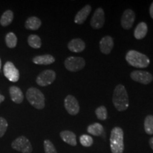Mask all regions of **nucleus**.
<instances>
[{
    "label": "nucleus",
    "instance_id": "obj_1",
    "mask_svg": "<svg viewBox=\"0 0 153 153\" xmlns=\"http://www.w3.org/2000/svg\"><path fill=\"white\" fill-rule=\"evenodd\" d=\"M112 101L115 108L118 111H123L128 108V95L126 87L123 85H118L115 87Z\"/></svg>",
    "mask_w": 153,
    "mask_h": 153
},
{
    "label": "nucleus",
    "instance_id": "obj_2",
    "mask_svg": "<svg viewBox=\"0 0 153 153\" xmlns=\"http://www.w3.org/2000/svg\"><path fill=\"white\" fill-rule=\"evenodd\" d=\"M110 148L112 153H123L124 133L120 127H114L110 136Z\"/></svg>",
    "mask_w": 153,
    "mask_h": 153
},
{
    "label": "nucleus",
    "instance_id": "obj_3",
    "mask_svg": "<svg viewBox=\"0 0 153 153\" xmlns=\"http://www.w3.org/2000/svg\"><path fill=\"white\" fill-rule=\"evenodd\" d=\"M126 60L130 65L137 68H148L150 63V59L147 55L134 50L126 53Z\"/></svg>",
    "mask_w": 153,
    "mask_h": 153
},
{
    "label": "nucleus",
    "instance_id": "obj_4",
    "mask_svg": "<svg viewBox=\"0 0 153 153\" xmlns=\"http://www.w3.org/2000/svg\"><path fill=\"white\" fill-rule=\"evenodd\" d=\"M26 95L28 101L34 108L43 109L45 107V96L37 88H29L26 91Z\"/></svg>",
    "mask_w": 153,
    "mask_h": 153
},
{
    "label": "nucleus",
    "instance_id": "obj_5",
    "mask_svg": "<svg viewBox=\"0 0 153 153\" xmlns=\"http://www.w3.org/2000/svg\"><path fill=\"white\" fill-rule=\"evenodd\" d=\"M11 148L22 153H31L33 148L29 140L25 136H19L11 143Z\"/></svg>",
    "mask_w": 153,
    "mask_h": 153
},
{
    "label": "nucleus",
    "instance_id": "obj_6",
    "mask_svg": "<svg viewBox=\"0 0 153 153\" xmlns=\"http://www.w3.org/2000/svg\"><path fill=\"white\" fill-rule=\"evenodd\" d=\"M85 59L80 57H68L65 60V67L68 71L78 72L85 67Z\"/></svg>",
    "mask_w": 153,
    "mask_h": 153
},
{
    "label": "nucleus",
    "instance_id": "obj_7",
    "mask_svg": "<svg viewBox=\"0 0 153 153\" xmlns=\"http://www.w3.org/2000/svg\"><path fill=\"white\" fill-rule=\"evenodd\" d=\"M55 78H56V73L53 70H44L37 76L36 83L41 87H45L51 85L55 81Z\"/></svg>",
    "mask_w": 153,
    "mask_h": 153
},
{
    "label": "nucleus",
    "instance_id": "obj_8",
    "mask_svg": "<svg viewBox=\"0 0 153 153\" xmlns=\"http://www.w3.org/2000/svg\"><path fill=\"white\" fill-rule=\"evenodd\" d=\"M131 77L133 81L143 85H149L153 80L152 74L143 70H135L131 73Z\"/></svg>",
    "mask_w": 153,
    "mask_h": 153
},
{
    "label": "nucleus",
    "instance_id": "obj_9",
    "mask_svg": "<svg viewBox=\"0 0 153 153\" xmlns=\"http://www.w3.org/2000/svg\"><path fill=\"white\" fill-rule=\"evenodd\" d=\"M65 108L68 113L72 116H76L79 112V104L74 96L68 95L65 99Z\"/></svg>",
    "mask_w": 153,
    "mask_h": 153
},
{
    "label": "nucleus",
    "instance_id": "obj_10",
    "mask_svg": "<svg viewBox=\"0 0 153 153\" xmlns=\"http://www.w3.org/2000/svg\"><path fill=\"white\" fill-rule=\"evenodd\" d=\"M4 74L9 81L16 82L19 79V72L14 63L8 61L4 66Z\"/></svg>",
    "mask_w": 153,
    "mask_h": 153
},
{
    "label": "nucleus",
    "instance_id": "obj_11",
    "mask_svg": "<svg viewBox=\"0 0 153 153\" xmlns=\"http://www.w3.org/2000/svg\"><path fill=\"white\" fill-rule=\"evenodd\" d=\"M105 22L104 11L103 9H97L94 13L90 21L91 26L94 29H99L102 28Z\"/></svg>",
    "mask_w": 153,
    "mask_h": 153
},
{
    "label": "nucleus",
    "instance_id": "obj_12",
    "mask_svg": "<svg viewBox=\"0 0 153 153\" xmlns=\"http://www.w3.org/2000/svg\"><path fill=\"white\" fill-rule=\"evenodd\" d=\"M135 19V14L132 9H128L124 11L120 19V24L124 29L128 30L132 28Z\"/></svg>",
    "mask_w": 153,
    "mask_h": 153
},
{
    "label": "nucleus",
    "instance_id": "obj_13",
    "mask_svg": "<svg viewBox=\"0 0 153 153\" xmlns=\"http://www.w3.org/2000/svg\"><path fill=\"white\" fill-rule=\"evenodd\" d=\"M114 39L111 36H106L103 37L99 42V48H100L101 52L103 54L108 55L111 52L112 49L114 48Z\"/></svg>",
    "mask_w": 153,
    "mask_h": 153
},
{
    "label": "nucleus",
    "instance_id": "obj_14",
    "mask_svg": "<svg viewBox=\"0 0 153 153\" xmlns=\"http://www.w3.org/2000/svg\"><path fill=\"white\" fill-rule=\"evenodd\" d=\"M91 11V7L89 4H87L83 8L78 11L74 17V22L76 24L81 25L87 20V17L90 14Z\"/></svg>",
    "mask_w": 153,
    "mask_h": 153
},
{
    "label": "nucleus",
    "instance_id": "obj_15",
    "mask_svg": "<svg viewBox=\"0 0 153 153\" xmlns=\"http://www.w3.org/2000/svg\"><path fill=\"white\" fill-rule=\"evenodd\" d=\"M85 43L80 38H74L68 44V49L73 53H81L85 49Z\"/></svg>",
    "mask_w": 153,
    "mask_h": 153
},
{
    "label": "nucleus",
    "instance_id": "obj_16",
    "mask_svg": "<svg viewBox=\"0 0 153 153\" xmlns=\"http://www.w3.org/2000/svg\"><path fill=\"white\" fill-rule=\"evenodd\" d=\"M9 94L11 100L16 104H21L24 100V94L20 88L16 86H12L9 88Z\"/></svg>",
    "mask_w": 153,
    "mask_h": 153
},
{
    "label": "nucleus",
    "instance_id": "obj_17",
    "mask_svg": "<svg viewBox=\"0 0 153 153\" xmlns=\"http://www.w3.org/2000/svg\"><path fill=\"white\" fill-rule=\"evenodd\" d=\"M60 136L61 139L65 143H68V145H72V146H76V144H77L76 135L73 132L70 131H63L60 132Z\"/></svg>",
    "mask_w": 153,
    "mask_h": 153
},
{
    "label": "nucleus",
    "instance_id": "obj_18",
    "mask_svg": "<svg viewBox=\"0 0 153 153\" xmlns=\"http://www.w3.org/2000/svg\"><path fill=\"white\" fill-rule=\"evenodd\" d=\"M55 57L51 55H38L33 58V62L36 65H48L53 64L55 62Z\"/></svg>",
    "mask_w": 153,
    "mask_h": 153
},
{
    "label": "nucleus",
    "instance_id": "obj_19",
    "mask_svg": "<svg viewBox=\"0 0 153 153\" xmlns=\"http://www.w3.org/2000/svg\"><path fill=\"white\" fill-rule=\"evenodd\" d=\"M148 31V25L145 22H140L137 25L136 28L134 30V36L137 40L143 39Z\"/></svg>",
    "mask_w": 153,
    "mask_h": 153
},
{
    "label": "nucleus",
    "instance_id": "obj_20",
    "mask_svg": "<svg viewBox=\"0 0 153 153\" xmlns=\"http://www.w3.org/2000/svg\"><path fill=\"white\" fill-rule=\"evenodd\" d=\"M41 20L36 16H31L27 19L25 22V27L26 29L36 30L41 27Z\"/></svg>",
    "mask_w": 153,
    "mask_h": 153
},
{
    "label": "nucleus",
    "instance_id": "obj_21",
    "mask_svg": "<svg viewBox=\"0 0 153 153\" xmlns=\"http://www.w3.org/2000/svg\"><path fill=\"white\" fill-rule=\"evenodd\" d=\"M87 132L94 136H100L104 132V127L100 123H94L88 126Z\"/></svg>",
    "mask_w": 153,
    "mask_h": 153
},
{
    "label": "nucleus",
    "instance_id": "obj_22",
    "mask_svg": "<svg viewBox=\"0 0 153 153\" xmlns=\"http://www.w3.org/2000/svg\"><path fill=\"white\" fill-rule=\"evenodd\" d=\"M14 19V13L12 11L7 10L1 16L0 19V24L2 26H7L11 24Z\"/></svg>",
    "mask_w": 153,
    "mask_h": 153
},
{
    "label": "nucleus",
    "instance_id": "obj_23",
    "mask_svg": "<svg viewBox=\"0 0 153 153\" xmlns=\"http://www.w3.org/2000/svg\"><path fill=\"white\" fill-rule=\"evenodd\" d=\"M28 43L30 47L33 48H40L41 47L42 43L40 37L37 35H30L28 38Z\"/></svg>",
    "mask_w": 153,
    "mask_h": 153
},
{
    "label": "nucleus",
    "instance_id": "obj_24",
    "mask_svg": "<svg viewBox=\"0 0 153 153\" xmlns=\"http://www.w3.org/2000/svg\"><path fill=\"white\" fill-rule=\"evenodd\" d=\"M144 128L145 133L148 135H153V116L148 115L145 118Z\"/></svg>",
    "mask_w": 153,
    "mask_h": 153
},
{
    "label": "nucleus",
    "instance_id": "obj_25",
    "mask_svg": "<svg viewBox=\"0 0 153 153\" xmlns=\"http://www.w3.org/2000/svg\"><path fill=\"white\" fill-rule=\"evenodd\" d=\"M5 41L7 47L9 48H14L16 46L17 44V37L14 33L9 32L7 34L5 37Z\"/></svg>",
    "mask_w": 153,
    "mask_h": 153
},
{
    "label": "nucleus",
    "instance_id": "obj_26",
    "mask_svg": "<svg viewBox=\"0 0 153 153\" xmlns=\"http://www.w3.org/2000/svg\"><path fill=\"white\" fill-rule=\"evenodd\" d=\"M96 116L98 119L101 120H105L108 118V112L106 108L104 106H100L95 111Z\"/></svg>",
    "mask_w": 153,
    "mask_h": 153
},
{
    "label": "nucleus",
    "instance_id": "obj_27",
    "mask_svg": "<svg viewBox=\"0 0 153 153\" xmlns=\"http://www.w3.org/2000/svg\"><path fill=\"white\" fill-rule=\"evenodd\" d=\"M79 142L81 145L84 147H90L92 145L94 140L90 135H82L79 137Z\"/></svg>",
    "mask_w": 153,
    "mask_h": 153
},
{
    "label": "nucleus",
    "instance_id": "obj_28",
    "mask_svg": "<svg viewBox=\"0 0 153 153\" xmlns=\"http://www.w3.org/2000/svg\"><path fill=\"white\" fill-rule=\"evenodd\" d=\"M45 153H57L55 145L50 140H45L43 142Z\"/></svg>",
    "mask_w": 153,
    "mask_h": 153
},
{
    "label": "nucleus",
    "instance_id": "obj_29",
    "mask_svg": "<svg viewBox=\"0 0 153 153\" xmlns=\"http://www.w3.org/2000/svg\"><path fill=\"white\" fill-rule=\"evenodd\" d=\"M8 128V123L3 117H0V137H3Z\"/></svg>",
    "mask_w": 153,
    "mask_h": 153
},
{
    "label": "nucleus",
    "instance_id": "obj_30",
    "mask_svg": "<svg viewBox=\"0 0 153 153\" xmlns=\"http://www.w3.org/2000/svg\"><path fill=\"white\" fill-rule=\"evenodd\" d=\"M150 15L151 18L153 19V1H152V3L151 4V5L150 7Z\"/></svg>",
    "mask_w": 153,
    "mask_h": 153
},
{
    "label": "nucleus",
    "instance_id": "obj_31",
    "mask_svg": "<svg viewBox=\"0 0 153 153\" xmlns=\"http://www.w3.org/2000/svg\"><path fill=\"white\" fill-rule=\"evenodd\" d=\"M149 144H150V148H152V150H153V137H151L150 139V140H149Z\"/></svg>",
    "mask_w": 153,
    "mask_h": 153
},
{
    "label": "nucleus",
    "instance_id": "obj_32",
    "mask_svg": "<svg viewBox=\"0 0 153 153\" xmlns=\"http://www.w3.org/2000/svg\"><path fill=\"white\" fill-rule=\"evenodd\" d=\"M4 99H5V97H4L3 95H1V94H0V104H1V103L2 102V101H4Z\"/></svg>",
    "mask_w": 153,
    "mask_h": 153
},
{
    "label": "nucleus",
    "instance_id": "obj_33",
    "mask_svg": "<svg viewBox=\"0 0 153 153\" xmlns=\"http://www.w3.org/2000/svg\"><path fill=\"white\" fill-rule=\"evenodd\" d=\"M1 60H0V69H1Z\"/></svg>",
    "mask_w": 153,
    "mask_h": 153
}]
</instances>
